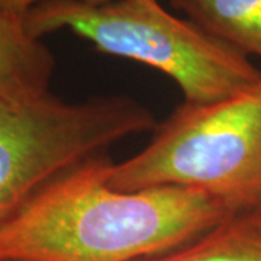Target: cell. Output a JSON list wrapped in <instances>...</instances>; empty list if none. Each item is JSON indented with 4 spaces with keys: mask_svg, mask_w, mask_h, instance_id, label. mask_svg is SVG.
I'll return each mask as SVG.
<instances>
[{
    "mask_svg": "<svg viewBox=\"0 0 261 261\" xmlns=\"http://www.w3.org/2000/svg\"><path fill=\"white\" fill-rule=\"evenodd\" d=\"M155 126L154 113L126 96L0 100V221L65 171Z\"/></svg>",
    "mask_w": 261,
    "mask_h": 261,
    "instance_id": "4",
    "label": "cell"
},
{
    "mask_svg": "<svg viewBox=\"0 0 261 261\" xmlns=\"http://www.w3.org/2000/svg\"><path fill=\"white\" fill-rule=\"evenodd\" d=\"M176 10L245 57L261 58V0H170Z\"/></svg>",
    "mask_w": 261,
    "mask_h": 261,
    "instance_id": "6",
    "label": "cell"
},
{
    "mask_svg": "<svg viewBox=\"0 0 261 261\" xmlns=\"http://www.w3.org/2000/svg\"><path fill=\"white\" fill-rule=\"evenodd\" d=\"M56 57L29 32L25 15L0 0V100H28L51 93Z\"/></svg>",
    "mask_w": 261,
    "mask_h": 261,
    "instance_id": "5",
    "label": "cell"
},
{
    "mask_svg": "<svg viewBox=\"0 0 261 261\" xmlns=\"http://www.w3.org/2000/svg\"><path fill=\"white\" fill-rule=\"evenodd\" d=\"M10 6L15 10H18L19 13L27 15L29 9H32L34 6H37L39 3H44L48 0H6ZM77 2H83V3H105V2H112V0H77Z\"/></svg>",
    "mask_w": 261,
    "mask_h": 261,
    "instance_id": "8",
    "label": "cell"
},
{
    "mask_svg": "<svg viewBox=\"0 0 261 261\" xmlns=\"http://www.w3.org/2000/svg\"><path fill=\"white\" fill-rule=\"evenodd\" d=\"M112 164L108 154L89 160L2 219L0 261H141L233 215L200 190L115 189Z\"/></svg>",
    "mask_w": 261,
    "mask_h": 261,
    "instance_id": "1",
    "label": "cell"
},
{
    "mask_svg": "<svg viewBox=\"0 0 261 261\" xmlns=\"http://www.w3.org/2000/svg\"><path fill=\"white\" fill-rule=\"evenodd\" d=\"M248 214L252 215V216H254V218H255V219H257V221L261 224V203L257 206V207H254L252 211H250Z\"/></svg>",
    "mask_w": 261,
    "mask_h": 261,
    "instance_id": "9",
    "label": "cell"
},
{
    "mask_svg": "<svg viewBox=\"0 0 261 261\" xmlns=\"http://www.w3.org/2000/svg\"><path fill=\"white\" fill-rule=\"evenodd\" d=\"M141 261H261V224L248 212L232 215L195 240Z\"/></svg>",
    "mask_w": 261,
    "mask_h": 261,
    "instance_id": "7",
    "label": "cell"
},
{
    "mask_svg": "<svg viewBox=\"0 0 261 261\" xmlns=\"http://www.w3.org/2000/svg\"><path fill=\"white\" fill-rule=\"evenodd\" d=\"M115 189L200 190L231 214L261 203V82L209 105L181 103L140 152L112 164Z\"/></svg>",
    "mask_w": 261,
    "mask_h": 261,
    "instance_id": "3",
    "label": "cell"
},
{
    "mask_svg": "<svg viewBox=\"0 0 261 261\" xmlns=\"http://www.w3.org/2000/svg\"><path fill=\"white\" fill-rule=\"evenodd\" d=\"M25 22L39 39L65 29L103 54L159 70L177 84L187 105L219 102L261 82L248 57L157 0H48L29 9Z\"/></svg>",
    "mask_w": 261,
    "mask_h": 261,
    "instance_id": "2",
    "label": "cell"
}]
</instances>
